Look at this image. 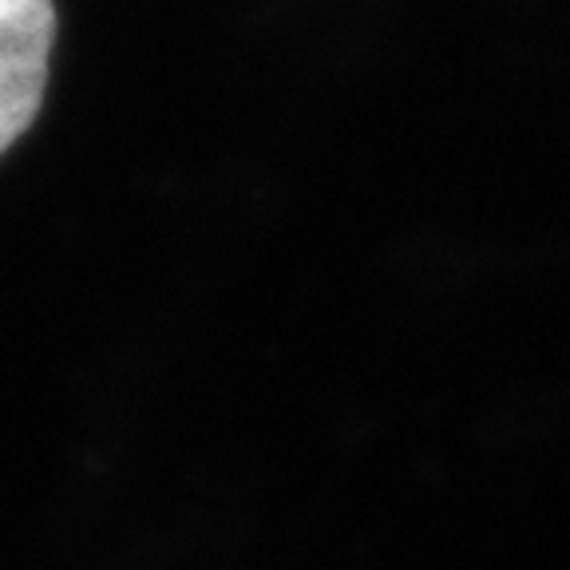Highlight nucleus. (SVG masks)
<instances>
[{
	"mask_svg": "<svg viewBox=\"0 0 570 570\" xmlns=\"http://www.w3.org/2000/svg\"><path fill=\"white\" fill-rule=\"evenodd\" d=\"M52 45V0H0V155L40 116Z\"/></svg>",
	"mask_w": 570,
	"mask_h": 570,
	"instance_id": "nucleus-1",
	"label": "nucleus"
}]
</instances>
